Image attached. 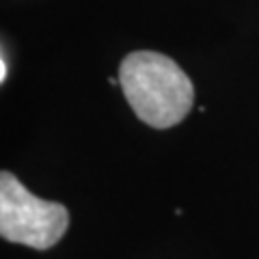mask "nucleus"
<instances>
[{
  "label": "nucleus",
  "instance_id": "3",
  "mask_svg": "<svg viewBox=\"0 0 259 259\" xmlns=\"http://www.w3.org/2000/svg\"><path fill=\"white\" fill-rule=\"evenodd\" d=\"M0 80H7V56L3 54V61H0Z\"/></svg>",
  "mask_w": 259,
  "mask_h": 259
},
{
  "label": "nucleus",
  "instance_id": "1",
  "mask_svg": "<svg viewBox=\"0 0 259 259\" xmlns=\"http://www.w3.org/2000/svg\"><path fill=\"white\" fill-rule=\"evenodd\" d=\"M117 78L134 115L151 127L177 125L194 104L190 78L173 59L160 52H130L119 65Z\"/></svg>",
  "mask_w": 259,
  "mask_h": 259
},
{
  "label": "nucleus",
  "instance_id": "2",
  "mask_svg": "<svg viewBox=\"0 0 259 259\" xmlns=\"http://www.w3.org/2000/svg\"><path fill=\"white\" fill-rule=\"evenodd\" d=\"M67 227L69 212L63 203L39 199L13 173H0V236L7 242L48 250Z\"/></svg>",
  "mask_w": 259,
  "mask_h": 259
}]
</instances>
